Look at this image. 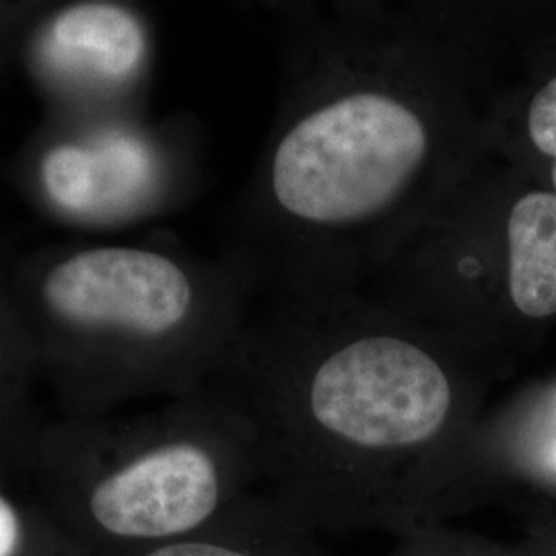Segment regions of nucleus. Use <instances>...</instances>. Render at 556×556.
Listing matches in <instances>:
<instances>
[{
	"mask_svg": "<svg viewBox=\"0 0 556 556\" xmlns=\"http://www.w3.org/2000/svg\"><path fill=\"white\" fill-rule=\"evenodd\" d=\"M9 178L40 217L103 233L178 208L197 184V132L144 112L43 116L9 161Z\"/></svg>",
	"mask_w": 556,
	"mask_h": 556,
	"instance_id": "39448f33",
	"label": "nucleus"
},
{
	"mask_svg": "<svg viewBox=\"0 0 556 556\" xmlns=\"http://www.w3.org/2000/svg\"><path fill=\"white\" fill-rule=\"evenodd\" d=\"M526 540L556 553V505L534 509L526 521Z\"/></svg>",
	"mask_w": 556,
	"mask_h": 556,
	"instance_id": "2eb2a0df",
	"label": "nucleus"
},
{
	"mask_svg": "<svg viewBox=\"0 0 556 556\" xmlns=\"http://www.w3.org/2000/svg\"><path fill=\"white\" fill-rule=\"evenodd\" d=\"M470 181L484 264V332L503 367L556 319V194L503 163Z\"/></svg>",
	"mask_w": 556,
	"mask_h": 556,
	"instance_id": "0eeeda50",
	"label": "nucleus"
},
{
	"mask_svg": "<svg viewBox=\"0 0 556 556\" xmlns=\"http://www.w3.org/2000/svg\"><path fill=\"white\" fill-rule=\"evenodd\" d=\"M48 2L0 0V83L20 60L21 43Z\"/></svg>",
	"mask_w": 556,
	"mask_h": 556,
	"instance_id": "4468645a",
	"label": "nucleus"
},
{
	"mask_svg": "<svg viewBox=\"0 0 556 556\" xmlns=\"http://www.w3.org/2000/svg\"><path fill=\"white\" fill-rule=\"evenodd\" d=\"M254 427L211 388L139 415L46 418L27 489L79 548L194 536L262 491Z\"/></svg>",
	"mask_w": 556,
	"mask_h": 556,
	"instance_id": "20e7f679",
	"label": "nucleus"
},
{
	"mask_svg": "<svg viewBox=\"0 0 556 556\" xmlns=\"http://www.w3.org/2000/svg\"><path fill=\"white\" fill-rule=\"evenodd\" d=\"M147 11L119 0L48 2L29 25L20 62L43 116L144 112L153 71Z\"/></svg>",
	"mask_w": 556,
	"mask_h": 556,
	"instance_id": "423d86ee",
	"label": "nucleus"
},
{
	"mask_svg": "<svg viewBox=\"0 0 556 556\" xmlns=\"http://www.w3.org/2000/svg\"><path fill=\"white\" fill-rule=\"evenodd\" d=\"M318 56L236 211L227 254L260 287L346 289L493 153L491 108L438 43L355 36Z\"/></svg>",
	"mask_w": 556,
	"mask_h": 556,
	"instance_id": "f03ea898",
	"label": "nucleus"
},
{
	"mask_svg": "<svg viewBox=\"0 0 556 556\" xmlns=\"http://www.w3.org/2000/svg\"><path fill=\"white\" fill-rule=\"evenodd\" d=\"M75 556H330V553L319 544L316 534L301 528L258 491L231 516L194 536L114 555H93L77 546Z\"/></svg>",
	"mask_w": 556,
	"mask_h": 556,
	"instance_id": "9b49d317",
	"label": "nucleus"
},
{
	"mask_svg": "<svg viewBox=\"0 0 556 556\" xmlns=\"http://www.w3.org/2000/svg\"><path fill=\"white\" fill-rule=\"evenodd\" d=\"M517 546L491 538L462 532L445 521L425 523L397 536L394 551L386 556H516Z\"/></svg>",
	"mask_w": 556,
	"mask_h": 556,
	"instance_id": "ddd939ff",
	"label": "nucleus"
},
{
	"mask_svg": "<svg viewBox=\"0 0 556 556\" xmlns=\"http://www.w3.org/2000/svg\"><path fill=\"white\" fill-rule=\"evenodd\" d=\"M468 480L477 498L509 482L556 495V381L517 397L495 420H480L468 450Z\"/></svg>",
	"mask_w": 556,
	"mask_h": 556,
	"instance_id": "6e6552de",
	"label": "nucleus"
},
{
	"mask_svg": "<svg viewBox=\"0 0 556 556\" xmlns=\"http://www.w3.org/2000/svg\"><path fill=\"white\" fill-rule=\"evenodd\" d=\"M516 556H556V553L544 548V546H538V544L530 542V540H526L523 544L517 546Z\"/></svg>",
	"mask_w": 556,
	"mask_h": 556,
	"instance_id": "dca6fc26",
	"label": "nucleus"
},
{
	"mask_svg": "<svg viewBox=\"0 0 556 556\" xmlns=\"http://www.w3.org/2000/svg\"><path fill=\"white\" fill-rule=\"evenodd\" d=\"M491 151L517 174L556 194V31L523 52V77L491 103Z\"/></svg>",
	"mask_w": 556,
	"mask_h": 556,
	"instance_id": "1a4fd4ad",
	"label": "nucleus"
},
{
	"mask_svg": "<svg viewBox=\"0 0 556 556\" xmlns=\"http://www.w3.org/2000/svg\"><path fill=\"white\" fill-rule=\"evenodd\" d=\"M270 289L204 386L254 427L262 493L316 536L429 523L497 369L400 307Z\"/></svg>",
	"mask_w": 556,
	"mask_h": 556,
	"instance_id": "f257e3e1",
	"label": "nucleus"
},
{
	"mask_svg": "<svg viewBox=\"0 0 556 556\" xmlns=\"http://www.w3.org/2000/svg\"><path fill=\"white\" fill-rule=\"evenodd\" d=\"M77 546L27 493L0 486V556H75Z\"/></svg>",
	"mask_w": 556,
	"mask_h": 556,
	"instance_id": "f8f14e48",
	"label": "nucleus"
},
{
	"mask_svg": "<svg viewBox=\"0 0 556 556\" xmlns=\"http://www.w3.org/2000/svg\"><path fill=\"white\" fill-rule=\"evenodd\" d=\"M258 293L231 254L167 239H75L17 254L13 295L59 418H100L144 397L200 392Z\"/></svg>",
	"mask_w": 556,
	"mask_h": 556,
	"instance_id": "7ed1b4c3",
	"label": "nucleus"
},
{
	"mask_svg": "<svg viewBox=\"0 0 556 556\" xmlns=\"http://www.w3.org/2000/svg\"><path fill=\"white\" fill-rule=\"evenodd\" d=\"M17 254L0 239V486L25 493L46 418L36 402L40 379L13 295Z\"/></svg>",
	"mask_w": 556,
	"mask_h": 556,
	"instance_id": "9d476101",
	"label": "nucleus"
}]
</instances>
